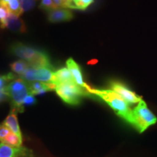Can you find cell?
I'll return each mask as SVG.
<instances>
[{"mask_svg":"<svg viewBox=\"0 0 157 157\" xmlns=\"http://www.w3.org/2000/svg\"><path fill=\"white\" fill-rule=\"evenodd\" d=\"M90 94H93L105 101L117 114L132 124V110L129 109V104L120 95L112 90H96L90 87H87Z\"/></svg>","mask_w":157,"mask_h":157,"instance_id":"obj_1","label":"cell"},{"mask_svg":"<svg viewBox=\"0 0 157 157\" xmlns=\"http://www.w3.org/2000/svg\"><path fill=\"white\" fill-rule=\"evenodd\" d=\"M12 54L22 58L31 67L52 68L50 58L46 52L31 48L29 46L17 43L10 48Z\"/></svg>","mask_w":157,"mask_h":157,"instance_id":"obj_2","label":"cell"},{"mask_svg":"<svg viewBox=\"0 0 157 157\" xmlns=\"http://www.w3.org/2000/svg\"><path fill=\"white\" fill-rule=\"evenodd\" d=\"M6 91L11 101L12 109L17 112H23L24 111L23 101L30 94L28 82L21 78H15L6 87Z\"/></svg>","mask_w":157,"mask_h":157,"instance_id":"obj_3","label":"cell"},{"mask_svg":"<svg viewBox=\"0 0 157 157\" xmlns=\"http://www.w3.org/2000/svg\"><path fill=\"white\" fill-rule=\"evenodd\" d=\"M55 90L63 101L73 105L79 104L82 97L91 95L87 89L79 87L76 83L58 84Z\"/></svg>","mask_w":157,"mask_h":157,"instance_id":"obj_4","label":"cell"},{"mask_svg":"<svg viewBox=\"0 0 157 157\" xmlns=\"http://www.w3.org/2000/svg\"><path fill=\"white\" fill-rule=\"evenodd\" d=\"M157 118L149 110L143 100L132 110V125L140 133L146 130L149 127L156 124Z\"/></svg>","mask_w":157,"mask_h":157,"instance_id":"obj_5","label":"cell"},{"mask_svg":"<svg viewBox=\"0 0 157 157\" xmlns=\"http://www.w3.org/2000/svg\"><path fill=\"white\" fill-rule=\"evenodd\" d=\"M55 72L52 68L31 67L30 66L25 73L21 76V78L27 82H52Z\"/></svg>","mask_w":157,"mask_h":157,"instance_id":"obj_6","label":"cell"},{"mask_svg":"<svg viewBox=\"0 0 157 157\" xmlns=\"http://www.w3.org/2000/svg\"><path fill=\"white\" fill-rule=\"evenodd\" d=\"M111 87L113 91L117 93L128 104L138 103L141 100V98L137 95L134 92L131 91L127 87L121 83L113 82L111 83Z\"/></svg>","mask_w":157,"mask_h":157,"instance_id":"obj_7","label":"cell"},{"mask_svg":"<svg viewBox=\"0 0 157 157\" xmlns=\"http://www.w3.org/2000/svg\"><path fill=\"white\" fill-rule=\"evenodd\" d=\"M2 29H8L10 30L18 33H24L26 31V27L23 20L18 16L10 13L3 23L0 25Z\"/></svg>","mask_w":157,"mask_h":157,"instance_id":"obj_8","label":"cell"},{"mask_svg":"<svg viewBox=\"0 0 157 157\" xmlns=\"http://www.w3.org/2000/svg\"><path fill=\"white\" fill-rule=\"evenodd\" d=\"M30 151L23 146L15 148L0 143V157H30Z\"/></svg>","mask_w":157,"mask_h":157,"instance_id":"obj_9","label":"cell"},{"mask_svg":"<svg viewBox=\"0 0 157 157\" xmlns=\"http://www.w3.org/2000/svg\"><path fill=\"white\" fill-rule=\"evenodd\" d=\"M73 18V14L66 8H55L48 11V20L51 23L68 21Z\"/></svg>","mask_w":157,"mask_h":157,"instance_id":"obj_10","label":"cell"},{"mask_svg":"<svg viewBox=\"0 0 157 157\" xmlns=\"http://www.w3.org/2000/svg\"><path fill=\"white\" fill-rule=\"evenodd\" d=\"M29 93L32 95H41L56 89V84L53 82H31L29 83Z\"/></svg>","mask_w":157,"mask_h":157,"instance_id":"obj_11","label":"cell"},{"mask_svg":"<svg viewBox=\"0 0 157 157\" xmlns=\"http://www.w3.org/2000/svg\"><path fill=\"white\" fill-rule=\"evenodd\" d=\"M66 66H67L68 69L70 71L72 76H73L75 83L79 86V87L87 89L88 85L84 82L83 76H82L79 66L72 58L68 59L67 61H66Z\"/></svg>","mask_w":157,"mask_h":157,"instance_id":"obj_12","label":"cell"},{"mask_svg":"<svg viewBox=\"0 0 157 157\" xmlns=\"http://www.w3.org/2000/svg\"><path fill=\"white\" fill-rule=\"evenodd\" d=\"M52 82L58 85L64 83H75V81L68 68L63 67L55 72Z\"/></svg>","mask_w":157,"mask_h":157,"instance_id":"obj_13","label":"cell"},{"mask_svg":"<svg viewBox=\"0 0 157 157\" xmlns=\"http://www.w3.org/2000/svg\"><path fill=\"white\" fill-rule=\"evenodd\" d=\"M17 111L15 110H11L10 113L7 116L5 120L4 121L3 124H5L6 127H8L10 130L17 136L22 137V135H21V129H20V126L18 121H17Z\"/></svg>","mask_w":157,"mask_h":157,"instance_id":"obj_14","label":"cell"},{"mask_svg":"<svg viewBox=\"0 0 157 157\" xmlns=\"http://www.w3.org/2000/svg\"><path fill=\"white\" fill-rule=\"evenodd\" d=\"M10 67L12 71L14 73L21 76L22 74L25 73V71L30 67V66H29V64L26 61L23 60H21L13 63L10 65Z\"/></svg>","mask_w":157,"mask_h":157,"instance_id":"obj_15","label":"cell"},{"mask_svg":"<svg viewBox=\"0 0 157 157\" xmlns=\"http://www.w3.org/2000/svg\"><path fill=\"white\" fill-rule=\"evenodd\" d=\"M2 143H5V144L11 147L18 148V147L22 146V137L17 136L13 132H10L3 140Z\"/></svg>","mask_w":157,"mask_h":157,"instance_id":"obj_16","label":"cell"},{"mask_svg":"<svg viewBox=\"0 0 157 157\" xmlns=\"http://www.w3.org/2000/svg\"><path fill=\"white\" fill-rule=\"evenodd\" d=\"M6 7L10 13L18 17L23 13L19 0H9Z\"/></svg>","mask_w":157,"mask_h":157,"instance_id":"obj_17","label":"cell"},{"mask_svg":"<svg viewBox=\"0 0 157 157\" xmlns=\"http://www.w3.org/2000/svg\"><path fill=\"white\" fill-rule=\"evenodd\" d=\"M15 78H15V75L13 74V73H8L4 74V75H0V90L5 89L10 82L14 80Z\"/></svg>","mask_w":157,"mask_h":157,"instance_id":"obj_18","label":"cell"},{"mask_svg":"<svg viewBox=\"0 0 157 157\" xmlns=\"http://www.w3.org/2000/svg\"><path fill=\"white\" fill-rule=\"evenodd\" d=\"M55 8L74 9L73 0H52Z\"/></svg>","mask_w":157,"mask_h":157,"instance_id":"obj_19","label":"cell"},{"mask_svg":"<svg viewBox=\"0 0 157 157\" xmlns=\"http://www.w3.org/2000/svg\"><path fill=\"white\" fill-rule=\"evenodd\" d=\"M94 0H73L74 9L86 10L89 6L93 4Z\"/></svg>","mask_w":157,"mask_h":157,"instance_id":"obj_20","label":"cell"},{"mask_svg":"<svg viewBox=\"0 0 157 157\" xmlns=\"http://www.w3.org/2000/svg\"><path fill=\"white\" fill-rule=\"evenodd\" d=\"M23 11H29L34 7L35 0H19Z\"/></svg>","mask_w":157,"mask_h":157,"instance_id":"obj_21","label":"cell"},{"mask_svg":"<svg viewBox=\"0 0 157 157\" xmlns=\"http://www.w3.org/2000/svg\"><path fill=\"white\" fill-rule=\"evenodd\" d=\"M39 7L41 9L45 10L48 11L55 9L52 0H42L40 5H39Z\"/></svg>","mask_w":157,"mask_h":157,"instance_id":"obj_22","label":"cell"},{"mask_svg":"<svg viewBox=\"0 0 157 157\" xmlns=\"http://www.w3.org/2000/svg\"><path fill=\"white\" fill-rule=\"evenodd\" d=\"M11 131L10 130L8 127H7L5 124H0V141L2 143L6 138V137L10 134Z\"/></svg>","mask_w":157,"mask_h":157,"instance_id":"obj_23","label":"cell"},{"mask_svg":"<svg viewBox=\"0 0 157 157\" xmlns=\"http://www.w3.org/2000/svg\"><path fill=\"white\" fill-rule=\"evenodd\" d=\"M8 14L9 12L7 10V7L0 4V25L4 23Z\"/></svg>","mask_w":157,"mask_h":157,"instance_id":"obj_24","label":"cell"},{"mask_svg":"<svg viewBox=\"0 0 157 157\" xmlns=\"http://www.w3.org/2000/svg\"><path fill=\"white\" fill-rule=\"evenodd\" d=\"M36 103V100L35 98L34 95H31L29 94L26 96V98H25L24 101H23V105H34Z\"/></svg>","mask_w":157,"mask_h":157,"instance_id":"obj_25","label":"cell"},{"mask_svg":"<svg viewBox=\"0 0 157 157\" xmlns=\"http://www.w3.org/2000/svg\"><path fill=\"white\" fill-rule=\"evenodd\" d=\"M8 98V95H7V91H6V88L3 90H0V103L5 101Z\"/></svg>","mask_w":157,"mask_h":157,"instance_id":"obj_26","label":"cell"},{"mask_svg":"<svg viewBox=\"0 0 157 157\" xmlns=\"http://www.w3.org/2000/svg\"><path fill=\"white\" fill-rule=\"evenodd\" d=\"M8 1H9V0H0V4L4 5V6H5V7H6V5H7V2H8Z\"/></svg>","mask_w":157,"mask_h":157,"instance_id":"obj_27","label":"cell"}]
</instances>
